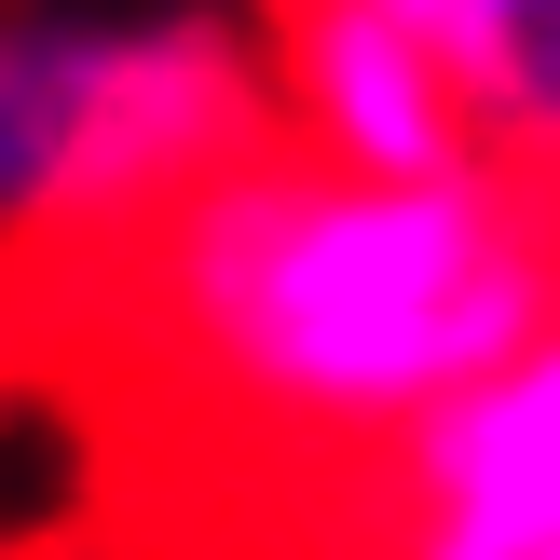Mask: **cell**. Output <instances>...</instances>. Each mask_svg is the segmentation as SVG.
Returning a JSON list of instances; mask_svg holds the SVG:
<instances>
[{
	"label": "cell",
	"instance_id": "6da1fadb",
	"mask_svg": "<svg viewBox=\"0 0 560 560\" xmlns=\"http://www.w3.org/2000/svg\"><path fill=\"white\" fill-rule=\"evenodd\" d=\"M42 260H82L109 342L206 438L342 465L560 315V164L479 151L438 178H370L315 137H246L124 233Z\"/></svg>",
	"mask_w": 560,
	"mask_h": 560
},
{
	"label": "cell",
	"instance_id": "7a4b0ae2",
	"mask_svg": "<svg viewBox=\"0 0 560 560\" xmlns=\"http://www.w3.org/2000/svg\"><path fill=\"white\" fill-rule=\"evenodd\" d=\"M273 137V96L219 27H0V233L96 246L219 151Z\"/></svg>",
	"mask_w": 560,
	"mask_h": 560
},
{
	"label": "cell",
	"instance_id": "3957f363",
	"mask_svg": "<svg viewBox=\"0 0 560 560\" xmlns=\"http://www.w3.org/2000/svg\"><path fill=\"white\" fill-rule=\"evenodd\" d=\"M273 69L288 109L273 124L315 137L328 164H370V178H438V164H479V109L465 82L410 42L383 0H273Z\"/></svg>",
	"mask_w": 560,
	"mask_h": 560
},
{
	"label": "cell",
	"instance_id": "277c9868",
	"mask_svg": "<svg viewBox=\"0 0 560 560\" xmlns=\"http://www.w3.org/2000/svg\"><path fill=\"white\" fill-rule=\"evenodd\" d=\"M328 492L370 520H397V506H560V315L520 355H492L479 383L424 397L397 438L342 452Z\"/></svg>",
	"mask_w": 560,
	"mask_h": 560
},
{
	"label": "cell",
	"instance_id": "5b68a950",
	"mask_svg": "<svg viewBox=\"0 0 560 560\" xmlns=\"http://www.w3.org/2000/svg\"><path fill=\"white\" fill-rule=\"evenodd\" d=\"M492 151L560 164V0H506V96H492Z\"/></svg>",
	"mask_w": 560,
	"mask_h": 560
}]
</instances>
